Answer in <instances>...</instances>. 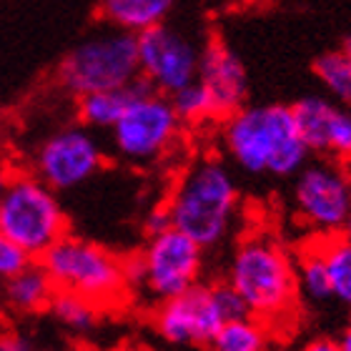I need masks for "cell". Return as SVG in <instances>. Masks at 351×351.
I'll return each mask as SVG.
<instances>
[{"label":"cell","instance_id":"24","mask_svg":"<svg viewBox=\"0 0 351 351\" xmlns=\"http://www.w3.org/2000/svg\"><path fill=\"white\" fill-rule=\"evenodd\" d=\"M324 156L337 158L341 163L351 161V108H334L326 125V138H324Z\"/></svg>","mask_w":351,"mask_h":351},{"label":"cell","instance_id":"9","mask_svg":"<svg viewBox=\"0 0 351 351\" xmlns=\"http://www.w3.org/2000/svg\"><path fill=\"white\" fill-rule=\"evenodd\" d=\"M296 216L311 234H339L351 211V173L337 158L304 163L293 186Z\"/></svg>","mask_w":351,"mask_h":351},{"label":"cell","instance_id":"5","mask_svg":"<svg viewBox=\"0 0 351 351\" xmlns=\"http://www.w3.org/2000/svg\"><path fill=\"white\" fill-rule=\"evenodd\" d=\"M0 234L38 261L68 234V216L58 193L36 173H8L0 198Z\"/></svg>","mask_w":351,"mask_h":351},{"label":"cell","instance_id":"32","mask_svg":"<svg viewBox=\"0 0 351 351\" xmlns=\"http://www.w3.org/2000/svg\"><path fill=\"white\" fill-rule=\"evenodd\" d=\"M8 181V171H0V198H3V189H5Z\"/></svg>","mask_w":351,"mask_h":351},{"label":"cell","instance_id":"33","mask_svg":"<svg viewBox=\"0 0 351 351\" xmlns=\"http://www.w3.org/2000/svg\"><path fill=\"white\" fill-rule=\"evenodd\" d=\"M346 169H349V173H351V161H349V163H346Z\"/></svg>","mask_w":351,"mask_h":351},{"label":"cell","instance_id":"6","mask_svg":"<svg viewBox=\"0 0 351 351\" xmlns=\"http://www.w3.org/2000/svg\"><path fill=\"white\" fill-rule=\"evenodd\" d=\"M141 78L138 43L128 30L106 28L83 38L56 71L58 86L73 98L90 90L125 88Z\"/></svg>","mask_w":351,"mask_h":351},{"label":"cell","instance_id":"23","mask_svg":"<svg viewBox=\"0 0 351 351\" xmlns=\"http://www.w3.org/2000/svg\"><path fill=\"white\" fill-rule=\"evenodd\" d=\"M171 106H173L176 116L181 118V123H204V121H213V108H211V98L204 90V86L198 81L183 86L181 90L169 95Z\"/></svg>","mask_w":351,"mask_h":351},{"label":"cell","instance_id":"20","mask_svg":"<svg viewBox=\"0 0 351 351\" xmlns=\"http://www.w3.org/2000/svg\"><path fill=\"white\" fill-rule=\"evenodd\" d=\"M316 236H319L326 271H329L331 299H337L351 311V243H346L339 234Z\"/></svg>","mask_w":351,"mask_h":351},{"label":"cell","instance_id":"29","mask_svg":"<svg viewBox=\"0 0 351 351\" xmlns=\"http://www.w3.org/2000/svg\"><path fill=\"white\" fill-rule=\"evenodd\" d=\"M337 344H339V349H341V351H351V319H349V324L344 326V331L339 334Z\"/></svg>","mask_w":351,"mask_h":351},{"label":"cell","instance_id":"3","mask_svg":"<svg viewBox=\"0 0 351 351\" xmlns=\"http://www.w3.org/2000/svg\"><path fill=\"white\" fill-rule=\"evenodd\" d=\"M166 208L171 226L193 239L204 251L213 249L234 226L239 186L226 163L206 156L178 176Z\"/></svg>","mask_w":351,"mask_h":351},{"label":"cell","instance_id":"14","mask_svg":"<svg viewBox=\"0 0 351 351\" xmlns=\"http://www.w3.org/2000/svg\"><path fill=\"white\" fill-rule=\"evenodd\" d=\"M0 284H3V304L15 314H40L51 306L56 296V286L40 261H30L25 269Z\"/></svg>","mask_w":351,"mask_h":351},{"label":"cell","instance_id":"30","mask_svg":"<svg viewBox=\"0 0 351 351\" xmlns=\"http://www.w3.org/2000/svg\"><path fill=\"white\" fill-rule=\"evenodd\" d=\"M339 236H341L346 243H351V211H349V216L344 219V223H341V228H339Z\"/></svg>","mask_w":351,"mask_h":351},{"label":"cell","instance_id":"17","mask_svg":"<svg viewBox=\"0 0 351 351\" xmlns=\"http://www.w3.org/2000/svg\"><path fill=\"white\" fill-rule=\"evenodd\" d=\"M293 269H296L299 293H304V296H306L308 301H314V304H326V301H331L329 271H326L322 243H319V236L316 234H311V239L304 241L299 249H296Z\"/></svg>","mask_w":351,"mask_h":351},{"label":"cell","instance_id":"31","mask_svg":"<svg viewBox=\"0 0 351 351\" xmlns=\"http://www.w3.org/2000/svg\"><path fill=\"white\" fill-rule=\"evenodd\" d=\"M341 53H344L346 58H349V60H351V36H349V38H346L344 43H341Z\"/></svg>","mask_w":351,"mask_h":351},{"label":"cell","instance_id":"2","mask_svg":"<svg viewBox=\"0 0 351 351\" xmlns=\"http://www.w3.org/2000/svg\"><path fill=\"white\" fill-rule=\"evenodd\" d=\"M221 141L228 158L254 176H296L311 156L284 103L241 106L221 121Z\"/></svg>","mask_w":351,"mask_h":351},{"label":"cell","instance_id":"21","mask_svg":"<svg viewBox=\"0 0 351 351\" xmlns=\"http://www.w3.org/2000/svg\"><path fill=\"white\" fill-rule=\"evenodd\" d=\"M53 316L58 319L66 329L71 331H90L98 322V316H101V308L90 304L88 299L78 296V293H71V291H58L56 289V296H53L51 306Z\"/></svg>","mask_w":351,"mask_h":351},{"label":"cell","instance_id":"28","mask_svg":"<svg viewBox=\"0 0 351 351\" xmlns=\"http://www.w3.org/2000/svg\"><path fill=\"white\" fill-rule=\"evenodd\" d=\"M301 351H341L339 349V344H337V339H329V337H316V339H311L306 346Z\"/></svg>","mask_w":351,"mask_h":351},{"label":"cell","instance_id":"13","mask_svg":"<svg viewBox=\"0 0 351 351\" xmlns=\"http://www.w3.org/2000/svg\"><path fill=\"white\" fill-rule=\"evenodd\" d=\"M196 81L211 98L213 121H223L241 106H246L249 75H246L243 60L221 38H211L201 48Z\"/></svg>","mask_w":351,"mask_h":351},{"label":"cell","instance_id":"1","mask_svg":"<svg viewBox=\"0 0 351 351\" xmlns=\"http://www.w3.org/2000/svg\"><path fill=\"white\" fill-rule=\"evenodd\" d=\"M226 281L243 299L251 316L274 334L291 326L299 314V284L293 256L276 236L251 234L236 246Z\"/></svg>","mask_w":351,"mask_h":351},{"label":"cell","instance_id":"7","mask_svg":"<svg viewBox=\"0 0 351 351\" xmlns=\"http://www.w3.org/2000/svg\"><path fill=\"white\" fill-rule=\"evenodd\" d=\"M181 125L169 95L158 93L138 78L131 101L110 128V138L123 161L146 166L173 148L181 136Z\"/></svg>","mask_w":351,"mask_h":351},{"label":"cell","instance_id":"26","mask_svg":"<svg viewBox=\"0 0 351 351\" xmlns=\"http://www.w3.org/2000/svg\"><path fill=\"white\" fill-rule=\"evenodd\" d=\"M166 228H171V216H169L166 204H163V206H158V208H154V211L148 213L146 234L154 236V234H158V231H166Z\"/></svg>","mask_w":351,"mask_h":351},{"label":"cell","instance_id":"10","mask_svg":"<svg viewBox=\"0 0 351 351\" xmlns=\"http://www.w3.org/2000/svg\"><path fill=\"white\" fill-rule=\"evenodd\" d=\"M103 169V148L83 123L51 133L33 156V173L58 191H73Z\"/></svg>","mask_w":351,"mask_h":351},{"label":"cell","instance_id":"12","mask_svg":"<svg viewBox=\"0 0 351 351\" xmlns=\"http://www.w3.org/2000/svg\"><path fill=\"white\" fill-rule=\"evenodd\" d=\"M226 322L213 284H201L186 289L178 296L158 301L154 311V326L176 346H208L213 334Z\"/></svg>","mask_w":351,"mask_h":351},{"label":"cell","instance_id":"19","mask_svg":"<svg viewBox=\"0 0 351 351\" xmlns=\"http://www.w3.org/2000/svg\"><path fill=\"white\" fill-rule=\"evenodd\" d=\"M334 108L337 106L329 98H322V95H306V98H299L291 106L296 131H299L301 141L306 143V148L311 154L324 156L326 125H329V118L334 113Z\"/></svg>","mask_w":351,"mask_h":351},{"label":"cell","instance_id":"25","mask_svg":"<svg viewBox=\"0 0 351 351\" xmlns=\"http://www.w3.org/2000/svg\"><path fill=\"white\" fill-rule=\"evenodd\" d=\"M30 261H36V258H30L18 243L0 234V281H5L21 269H25Z\"/></svg>","mask_w":351,"mask_h":351},{"label":"cell","instance_id":"8","mask_svg":"<svg viewBox=\"0 0 351 351\" xmlns=\"http://www.w3.org/2000/svg\"><path fill=\"white\" fill-rule=\"evenodd\" d=\"M131 289L146 291L151 299L166 301L201 281L204 249L178 228L148 236L141 254L125 258Z\"/></svg>","mask_w":351,"mask_h":351},{"label":"cell","instance_id":"27","mask_svg":"<svg viewBox=\"0 0 351 351\" xmlns=\"http://www.w3.org/2000/svg\"><path fill=\"white\" fill-rule=\"evenodd\" d=\"M0 351H36V346L28 337L8 331V334H0Z\"/></svg>","mask_w":351,"mask_h":351},{"label":"cell","instance_id":"16","mask_svg":"<svg viewBox=\"0 0 351 351\" xmlns=\"http://www.w3.org/2000/svg\"><path fill=\"white\" fill-rule=\"evenodd\" d=\"M136 83L125 88H106V90H90L75 98V113L78 123L90 131H110L121 113L125 110L133 95Z\"/></svg>","mask_w":351,"mask_h":351},{"label":"cell","instance_id":"18","mask_svg":"<svg viewBox=\"0 0 351 351\" xmlns=\"http://www.w3.org/2000/svg\"><path fill=\"white\" fill-rule=\"evenodd\" d=\"M274 331L256 319V316H241L223 322L221 329L208 341L211 351H271L274 349Z\"/></svg>","mask_w":351,"mask_h":351},{"label":"cell","instance_id":"15","mask_svg":"<svg viewBox=\"0 0 351 351\" xmlns=\"http://www.w3.org/2000/svg\"><path fill=\"white\" fill-rule=\"evenodd\" d=\"M173 5L176 0H98V18L106 25L138 36L158 23H166Z\"/></svg>","mask_w":351,"mask_h":351},{"label":"cell","instance_id":"11","mask_svg":"<svg viewBox=\"0 0 351 351\" xmlns=\"http://www.w3.org/2000/svg\"><path fill=\"white\" fill-rule=\"evenodd\" d=\"M136 43H138L141 81H146L154 90L171 95L196 81L201 51L186 33L158 23L154 28L138 33Z\"/></svg>","mask_w":351,"mask_h":351},{"label":"cell","instance_id":"4","mask_svg":"<svg viewBox=\"0 0 351 351\" xmlns=\"http://www.w3.org/2000/svg\"><path fill=\"white\" fill-rule=\"evenodd\" d=\"M38 261L58 291L78 293L101 311L118 306L131 291L125 258L81 236L66 234Z\"/></svg>","mask_w":351,"mask_h":351},{"label":"cell","instance_id":"22","mask_svg":"<svg viewBox=\"0 0 351 351\" xmlns=\"http://www.w3.org/2000/svg\"><path fill=\"white\" fill-rule=\"evenodd\" d=\"M314 75L339 103L351 108V60L341 51L322 53L314 60Z\"/></svg>","mask_w":351,"mask_h":351}]
</instances>
